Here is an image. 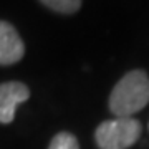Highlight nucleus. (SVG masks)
<instances>
[{
    "mask_svg": "<svg viewBox=\"0 0 149 149\" xmlns=\"http://www.w3.org/2000/svg\"><path fill=\"white\" fill-rule=\"evenodd\" d=\"M149 103V76L133 70L116 83L109 95V109L116 118H133Z\"/></svg>",
    "mask_w": 149,
    "mask_h": 149,
    "instance_id": "1",
    "label": "nucleus"
},
{
    "mask_svg": "<svg viewBox=\"0 0 149 149\" xmlns=\"http://www.w3.org/2000/svg\"><path fill=\"white\" fill-rule=\"evenodd\" d=\"M141 129L134 118H114L96 128L95 139L100 149H128L139 139Z\"/></svg>",
    "mask_w": 149,
    "mask_h": 149,
    "instance_id": "2",
    "label": "nucleus"
},
{
    "mask_svg": "<svg viewBox=\"0 0 149 149\" xmlns=\"http://www.w3.org/2000/svg\"><path fill=\"white\" fill-rule=\"evenodd\" d=\"M30 98V90L25 83L7 81L0 83V123L10 124L15 118V109L20 103Z\"/></svg>",
    "mask_w": 149,
    "mask_h": 149,
    "instance_id": "3",
    "label": "nucleus"
},
{
    "mask_svg": "<svg viewBox=\"0 0 149 149\" xmlns=\"http://www.w3.org/2000/svg\"><path fill=\"white\" fill-rule=\"evenodd\" d=\"M23 55H25V45L18 32L8 22L0 20V65L2 66L15 65L23 58Z\"/></svg>",
    "mask_w": 149,
    "mask_h": 149,
    "instance_id": "4",
    "label": "nucleus"
},
{
    "mask_svg": "<svg viewBox=\"0 0 149 149\" xmlns=\"http://www.w3.org/2000/svg\"><path fill=\"white\" fill-rule=\"evenodd\" d=\"M40 2L53 12L65 13V15H71L80 10L81 7V0H40Z\"/></svg>",
    "mask_w": 149,
    "mask_h": 149,
    "instance_id": "5",
    "label": "nucleus"
},
{
    "mask_svg": "<svg viewBox=\"0 0 149 149\" xmlns=\"http://www.w3.org/2000/svg\"><path fill=\"white\" fill-rule=\"evenodd\" d=\"M48 149H80L78 139L70 133H58L52 139Z\"/></svg>",
    "mask_w": 149,
    "mask_h": 149,
    "instance_id": "6",
    "label": "nucleus"
}]
</instances>
